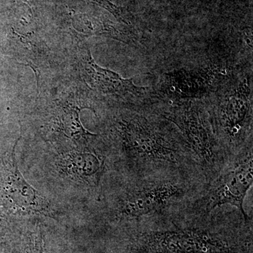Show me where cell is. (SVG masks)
<instances>
[{"label":"cell","mask_w":253,"mask_h":253,"mask_svg":"<svg viewBox=\"0 0 253 253\" xmlns=\"http://www.w3.org/2000/svg\"><path fill=\"white\" fill-rule=\"evenodd\" d=\"M113 131L131 176L171 174L205 185L194 157L167 120L146 113H129L116 120Z\"/></svg>","instance_id":"cell-1"},{"label":"cell","mask_w":253,"mask_h":253,"mask_svg":"<svg viewBox=\"0 0 253 253\" xmlns=\"http://www.w3.org/2000/svg\"><path fill=\"white\" fill-rule=\"evenodd\" d=\"M129 180L111 196L109 213L119 222L136 225L179 207L204 187L199 181L171 174L131 176Z\"/></svg>","instance_id":"cell-2"},{"label":"cell","mask_w":253,"mask_h":253,"mask_svg":"<svg viewBox=\"0 0 253 253\" xmlns=\"http://www.w3.org/2000/svg\"><path fill=\"white\" fill-rule=\"evenodd\" d=\"M211 213L195 214L183 207L163 213L166 226L147 229L136 239V253H224L228 243L206 227Z\"/></svg>","instance_id":"cell-3"},{"label":"cell","mask_w":253,"mask_h":253,"mask_svg":"<svg viewBox=\"0 0 253 253\" xmlns=\"http://www.w3.org/2000/svg\"><path fill=\"white\" fill-rule=\"evenodd\" d=\"M200 100L173 103L159 111V116L172 123L194 157L208 185L231 161L214 133L207 106Z\"/></svg>","instance_id":"cell-4"},{"label":"cell","mask_w":253,"mask_h":253,"mask_svg":"<svg viewBox=\"0 0 253 253\" xmlns=\"http://www.w3.org/2000/svg\"><path fill=\"white\" fill-rule=\"evenodd\" d=\"M251 81L245 76L234 81L207 106L214 133L230 160L253 146Z\"/></svg>","instance_id":"cell-5"},{"label":"cell","mask_w":253,"mask_h":253,"mask_svg":"<svg viewBox=\"0 0 253 253\" xmlns=\"http://www.w3.org/2000/svg\"><path fill=\"white\" fill-rule=\"evenodd\" d=\"M253 183V146H250L233 158L211 182L182 206L195 214H206L230 206L241 213L246 224H252L244 204Z\"/></svg>","instance_id":"cell-6"},{"label":"cell","mask_w":253,"mask_h":253,"mask_svg":"<svg viewBox=\"0 0 253 253\" xmlns=\"http://www.w3.org/2000/svg\"><path fill=\"white\" fill-rule=\"evenodd\" d=\"M225 75L211 66L194 69L177 68L163 73L158 86L160 98L173 103L200 100L217 89Z\"/></svg>","instance_id":"cell-7"},{"label":"cell","mask_w":253,"mask_h":253,"mask_svg":"<svg viewBox=\"0 0 253 253\" xmlns=\"http://www.w3.org/2000/svg\"><path fill=\"white\" fill-rule=\"evenodd\" d=\"M18 140L9 154L1 159V189L5 198L12 209L23 214L51 216L52 211L48 200L28 184L18 169L15 158Z\"/></svg>","instance_id":"cell-8"},{"label":"cell","mask_w":253,"mask_h":253,"mask_svg":"<svg viewBox=\"0 0 253 253\" xmlns=\"http://www.w3.org/2000/svg\"><path fill=\"white\" fill-rule=\"evenodd\" d=\"M78 57L83 79L94 90L122 98L140 99L144 96L146 88L136 86L133 79H125L118 73L96 64L86 46L81 48Z\"/></svg>","instance_id":"cell-9"},{"label":"cell","mask_w":253,"mask_h":253,"mask_svg":"<svg viewBox=\"0 0 253 253\" xmlns=\"http://www.w3.org/2000/svg\"><path fill=\"white\" fill-rule=\"evenodd\" d=\"M57 168L65 177L89 188L99 187L106 172V158L94 149H83L63 154Z\"/></svg>","instance_id":"cell-10"},{"label":"cell","mask_w":253,"mask_h":253,"mask_svg":"<svg viewBox=\"0 0 253 253\" xmlns=\"http://www.w3.org/2000/svg\"><path fill=\"white\" fill-rule=\"evenodd\" d=\"M81 108L76 106H66L61 109L59 118V126L65 136L75 141L86 140L89 136H95L83 126L80 118Z\"/></svg>","instance_id":"cell-11"},{"label":"cell","mask_w":253,"mask_h":253,"mask_svg":"<svg viewBox=\"0 0 253 253\" xmlns=\"http://www.w3.org/2000/svg\"><path fill=\"white\" fill-rule=\"evenodd\" d=\"M26 253H45L44 236L41 226H38L36 229L28 233Z\"/></svg>","instance_id":"cell-12"}]
</instances>
